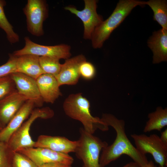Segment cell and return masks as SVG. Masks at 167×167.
<instances>
[{"label": "cell", "instance_id": "6", "mask_svg": "<svg viewBox=\"0 0 167 167\" xmlns=\"http://www.w3.org/2000/svg\"><path fill=\"white\" fill-rule=\"evenodd\" d=\"M131 137L134 140L136 148L140 153L145 155L149 153L159 166H166L167 145L162 142L158 135L134 134Z\"/></svg>", "mask_w": 167, "mask_h": 167}, {"label": "cell", "instance_id": "29", "mask_svg": "<svg viewBox=\"0 0 167 167\" xmlns=\"http://www.w3.org/2000/svg\"><path fill=\"white\" fill-rule=\"evenodd\" d=\"M160 138L162 142L167 145V129L161 133V135Z\"/></svg>", "mask_w": 167, "mask_h": 167}, {"label": "cell", "instance_id": "1", "mask_svg": "<svg viewBox=\"0 0 167 167\" xmlns=\"http://www.w3.org/2000/svg\"><path fill=\"white\" fill-rule=\"evenodd\" d=\"M101 119L115 130L116 136L111 145L102 149L99 159L100 167H105L123 154L130 156L140 167L145 165L148 161L146 155L140 153L128 139L125 133L124 121L108 113L103 114Z\"/></svg>", "mask_w": 167, "mask_h": 167}, {"label": "cell", "instance_id": "14", "mask_svg": "<svg viewBox=\"0 0 167 167\" xmlns=\"http://www.w3.org/2000/svg\"><path fill=\"white\" fill-rule=\"evenodd\" d=\"M27 100L16 90L0 100V124L3 128Z\"/></svg>", "mask_w": 167, "mask_h": 167}, {"label": "cell", "instance_id": "22", "mask_svg": "<svg viewBox=\"0 0 167 167\" xmlns=\"http://www.w3.org/2000/svg\"><path fill=\"white\" fill-rule=\"evenodd\" d=\"M39 62L44 73L50 74L55 77L60 70L62 64L60 63L58 59L41 56L39 57Z\"/></svg>", "mask_w": 167, "mask_h": 167}, {"label": "cell", "instance_id": "12", "mask_svg": "<svg viewBox=\"0 0 167 167\" xmlns=\"http://www.w3.org/2000/svg\"><path fill=\"white\" fill-rule=\"evenodd\" d=\"M86 61V59L83 54L66 59L65 62L62 64L59 73L55 77L59 86L76 84L80 77L79 66L83 62Z\"/></svg>", "mask_w": 167, "mask_h": 167}, {"label": "cell", "instance_id": "17", "mask_svg": "<svg viewBox=\"0 0 167 167\" xmlns=\"http://www.w3.org/2000/svg\"><path fill=\"white\" fill-rule=\"evenodd\" d=\"M148 46L153 54L152 63L167 61V29L154 32L148 41Z\"/></svg>", "mask_w": 167, "mask_h": 167}, {"label": "cell", "instance_id": "4", "mask_svg": "<svg viewBox=\"0 0 167 167\" xmlns=\"http://www.w3.org/2000/svg\"><path fill=\"white\" fill-rule=\"evenodd\" d=\"M79 133V143L74 152L82 161V167H100V154L108 143L86 132L83 128H80Z\"/></svg>", "mask_w": 167, "mask_h": 167}, {"label": "cell", "instance_id": "19", "mask_svg": "<svg viewBox=\"0 0 167 167\" xmlns=\"http://www.w3.org/2000/svg\"><path fill=\"white\" fill-rule=\"evenodd\" d=\"M148 120L146 123L143 131L149 132L154 130L161 131L167 125V108L158 107L154 112L148 113Z\"/></svg>", "mask_w": 167, "mask_h": 167}, {"label": "cell", "instance_id": "11", "mask_svg": "<svg viewBox=\"0 0 167 167\" xmlns=\"http://www.w3.org/2000/svg\"><path fill=\"white\" fill-rule=\"evenodd\" d=\"M17 91L28 100L33 101L35 106L41 107L44 102L36 80L24 74L15 72L10 75Z\"/></svg>", "mask_w": 167, "mask_h": 167}, {"label": "cell", "instance_id": "24", "mask_svg": "<svg viewBox=\"0 0 167 167\" xmlns=\"http://www.w3.org/2000/svg\"><path fill=\"white\" fill-rule=\"evenodd\" d=\"M15 83L10 75L0 78V100L15 90Z\"/></svg>", "mask_w": 167, "mask_h": 167}, {"label": "cell", "instance_id": "16", "mask_svg": "<svg viewBox=\"0 0 167 167\" xmlns=\"http://www.w3.org/2000/svg\"><path fill=\"white\" fill-rule=\"evenodd\" d=\"M38 89L44 102L53 103L61 95L59 86L55 77L43 74L36 79Z\"/></svg>", "mask_w": 167, "mask_h": 167}, {"label": "cell", "instance_id": "30", "mask_svg": "<svg viewBox=\"0 0 167 167\" xmlns=\"http://www.w3.org/2000/svg\"><path fill=\"white\" fill-rule=\"evenodd\" d=\"M122 167H140V166L138 164L134 161L128 163Z\"/></svg>", "mask_w": 167, "mask_h": 167}, {"label": "cell", "instance_id": "10", "mask_svg": "<svg viewBox=\"0 0 167 167\" xmlns=\"http://www.w3.org/2000/svg\"><path fill=\"white\" fill-rule=\"evenodd\" d=\"M16 151L27 156L38 166L53 162L71 166L74 161L73 158L69 154L56 152L45 148H22Z\"/></svg>", "mask_w": 167, "mask_h": 167}, {"label": "cell", "instance_id": "32", "mask_svg": "<svg viewBox=\"0 0 167 167\" xmlns=\"http://www.w3.org/2000/svg\"><path fill=\"white\" fill-rule=\"evenodd\" d=\"M3 128V127L0 124V132L2 130Z\"/></svg>", "mask_w": 167, "mask_h": 167}, {"label": "cell", "instance_id": "5", "mask_svg": "<svg viewBox=\"0 0 167 167\" xmlns=\"http://www.w3.org/2000/svg\"><path fill=\"white\" fill-rule=\"evenodd\" d=\"M54 115L53 110L49 107L34 109L29 118L12 135L7 142L9 148L13 151L22 148L34 147L35 141L30 134L31 126L38 118L47 119Z\"/></svg>", "mask_w": 167, "mask_h": 167}, {"label": "cell", "instance_id": "20", "mask_svg": "<svg viewBox=\"0 0 167 167\" xmlns=\"http://www.w3.org/2000/svg\"><path fill=\"white\" fill-rule=\"evenodd\" d=\"M152 10L154 20L157 21L162 28L167 29V2L165 0H150L143 1Z\"/></svg>", "mask_w": 167, "mask_h": 167}, {"label": "cell", "instance_id": "2", "mask_svg": "<svg viewBox=\"0 0 167 167\" xmlns=\"http://www.w3.org/2000/svg\"><path fill=\"white\" fill-rule=\"evenodd\" d=\"M90 107L89 101L81 93L69 95L63 105L66 115L80 122L86 132L93 134L97 129L102 131H108L109 126L101 118L92 115Z\"/></svg>", "mask_w": 167, "mask_h": 167}, {"label": "cell", "instance_id": "33", "mask_svg": "<svg viewBox=\"0 0 167 167\" xmlns=\"http://www.w3.org/2000/svg\"><path fill=\"white\" fill-rule=\"evenodd\" d=\"M159 167H167L166 166H159Z\"/></svg>", "mask_w": 167, "mask_h": 167}, {"label": "cell", "instance_id": "15", "mask_svg": "<svg viewBox=\"0 0 167 167\" xmlns=\"http://www.w3.org/2000/svg\"><path fill=\"white\" fill-rule=\"evenodd\" d=\"M35 106L32 100H27L7 124L0 132V142H7L12 135L29 117Z\"/></svg>", "mask_w": 167, "mask_h": 167}, {"label": "cell", "instance_id": "23", "mask_svg": "<svg viewBox=\"0 0 167 167\" xmlns=\"http://www.w3.org/2000/svg\"><path fill=\"white\" fill-rule=\"evenodd\" d=\"M14 152L7 142H0V167H12Z\"/></svg>", "mask_w": 167, "mask_h": 167}, {"label": "cell", "instance_id": "31", "mask_svg": "<svg viewBox=\"0 0 167 167\" xmlns=\"http://www.w3.org/2000/svg\"><path fill=\"white\" fill-rule=\"evenodd\" d=\"M143 167H156V166L155 165L153 162L150 160L148 161L147 164Z\"/></svg>", "mask_w": 167, "mask_h": 167}, {"label": "cell", "instance_id": "26", "mask_svg": "<svg viewBox=\"0 0 167 167\" xmlns=\"http://www.w3.org/2000/svg\"><path fill=\"white\" fill-rule=\"evenodd\" d=\"M7 61L0 66V78L16 72L17 57L12 54H9Z\"/></svg>", "mask_w": 167, "mask_h": 167}, {"label": "cell", "instance_id": "28", "mask_svg": "<svg viewBox=\"0 0 167 167\" xmlns=\"http://www.w3.org/2000/svg\"><path fill=\"white\" fill-rule=\"evenodd\" d=\"M38 167H71V166L59 163L53 162L45 164Z\"/></svg>", "mask_w": 167, "mask_h": 167}, {"label": "cell", "instance_id": "25", "mask_svg": "<svg viewBox=\"0 0 167 167\" xmlns=\"http://www.w3.org/2000/svg\"><path fill=\"white\" fill-rule=\"evenodd\" d=\"M12 167H38L29 158L18 152H15Z\"/></svg>", "mask_w": 167, "mask_h": 167}, {"label": "cell", "instance_id": "21", "mask_svg": "<svg viewBox=\"0 0 167 167\" xmlns=\"http://www.w3.org/2000/svg\"><path fill=\"white\" fill-rule=\"evenodd\" d=\"M6 5V2L5 0H0V28L4 31L8 41L12 44L19 42V37L14 32L12 26L5 15L4 7Z\"/></svg>", "mask_w": 167, "mask_h": 167}, {"label": "cell", "instance_id": "27", "mask_svg": "<svg viewBox=\"0 0 167 167\" xmlns=\"http://www.w3.org/2000/svg\"><path fill=\"white\" fill-rule=\"evenodd\" d=\"M80 76L87 80L93 79L95 75L96 70L94 66L86 61L83 62L79 67Z\"/></svg>", "mask_w": 167, "mask_h": 167}, {"label": "cell", "instance_id": "13", "mask_svg": "<svg viewBox=\"0 0 167 167\" xmlns=\"http://www.w3.org/2000/svg\"><path fill=\"white\" fill-rule=\"evenodd\" d=\"M79 140L72 141L63 136L40 135L35 141L34 147L47 148L53 151L68 154L75 152Z\"/></svg>", "mask_w": 167, "mask_h": 167}, {"label": "cell", "instance_id": "8", "mask_svg": "<svg viewBox=\"0 0 167 167\" xmlns=\"http://www.w3.org/2000/svg\"><path fill=\"white\" fill-rule=\"evenodd\" d=\"M25 45L22 49L15 51L12 54L16 57L30 54L39 57L44 56L60 60L67 59L70 58V46L61 44L54 46L41 45L33 42L29 38L26 36L24 38Z\"/></svg>", "mask_w": 167, "mask_h": 167}, {"label": "cell", "instance_id": "9", "mask_svg": "<svg viewBox=\"0 0 167 167\" xmlns=\"http://www.w3.org/2000/svg\"><path fill=\"white\" fill-rule=\"evenodd\" d=\"M84 7L82 10H79L72 6H66L64 9L81 20L84 27L83 38L90 40L95 28L103 21V19L97 12V0H84Z\"/></svg>", "mask_w": 167, "mask_h": 167}, {"label": "cell", "instance_id": "3", "mask_svg": "<svg viewBox=\"0 0 167 167\" xmlns=\"http://www.w3.org/2000/svg\"><path fill=\"white\" fill-rule=\"evenodd\" d=\"M138 5H144L143 1L119 0L111 15L95 28L90 39L92 47L94 49L101 48L113 31L122 22L132 10Z\"/></svg>", "mask_w": 167, "mask_h": 167}, {"label": "cell", "instance_id": "18", "mask_svg": "<svg viewBox=\"0 0 167 167\" xmlns=\"http://www.w3.org/2000/svg\"><path fill=\"white\" fill-rule=\"evenodd\" d=\"M39 57L30 54L17 57L16 72L24 74L36 80L45 74L40 66Z\"/></svg>", "mask_w": 167, "mask_h": 167}, {"label": "cell", "instance_id": "7", "mask_svg": "<svg viewBox=\"0 0 167 167\" xmlns=\"http://www.w3.org/2000/svg\"><path fill=\"white\" fill-rule=\"evenodd\" d=\"M23 11L26 17L28 32L35 36L43 35V23L48 16V6L46 1L28 0Z\"/></svg>", "mask_w": 167, "mask_h": 167}]
</instances>
